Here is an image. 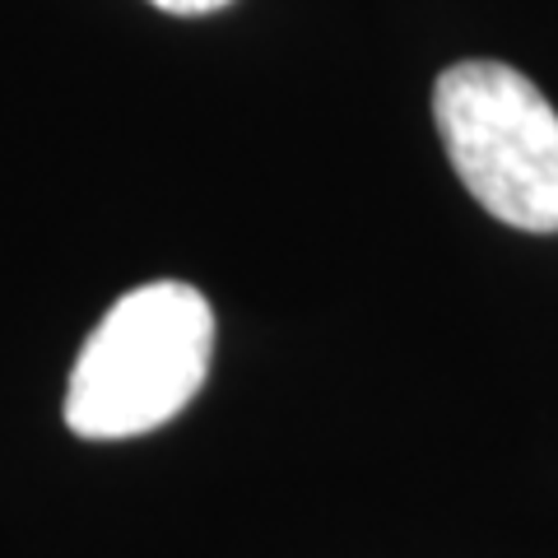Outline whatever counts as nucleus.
Masks as SVG:
<instances>
[{"instance_id": "1", "label": "nucleus", "mask_w": 558, "mask_h": 558, "mask_svg": "<svg viewBox=\"0 0 558 558\" xmlns=\"http://www.w3.org/2000/svg\"><path fill=\"white\" fill-rule=\"evenodd\" d=\"M215 359V307L182 279H154L108 307L65 387L75 438L121 442L163 428L201 396Z\"/></svg>"}, {"instance_id": "2", "label": "nucleus", "mask_w": 558, "mask_h": 558, "mask_svg": "<svg viewBox=\"0 0 558 558\" xmlns=\"http://www.w3.org/2000/svg\"><path fill=\"white\" fill-rule=\"evenodd\" d=\"M433 121L461 186L521 233H558V112L502 61H457L433 84Z\"/></svg>"}, {"instance_id": "3", "label": "nucleus", "mask_w": 558, "mask_h": 558, "mask_svg": "<svg viewBox=\"0 0 558 558\" xmlns=\"http://www.w3.org/2000/svg\"><path fill=\"white\" fill-rule=\"evenodd\" d=\"M149 5H159L168 14H209V10H223L229 0H149Z\"/></svg>"}]
</instances>
